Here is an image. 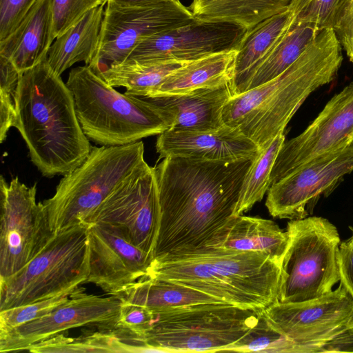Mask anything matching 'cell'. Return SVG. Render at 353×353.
Segmentation results:
<instances>
[{
  "instance_id": "cell-1",
  "label": "cell",
  "mask_w": 353,
  "mask_h": 353,
  "mask_svg": "<svg viewBox=\"0 0 353 353\" xmlns=\"http://www.w3.org/2000/svg\"><path fill=\"white\" fill-rule=\"evenodd\" d=\"M255 159L163 158L154 168L161 218L153 257L205 246L234 215Z\"/></svg>"
},
{
  "instance_id": "cell-2",
  "label": "cell",
  "mask_w": 353,
  "mask_h": 353,
  "mask_svg": "<svg viewBox=\"0 0 353 353\" xmlns=\"http://www.w3.org/2000/svg\"><path fill=\"white\" fill-rule=\"evenodd\" d=\"M13 127L25 141L32 162L48 178L72 171L92 149L73 94L47 58L21 72Z\"/></svg>"
},
{
  "instance_id": "cell-3",
  "label": "cell",
  "mask_w": 353,
  "mask_h": 353,
  "mask_svg": "<svg viewBox=\"0 0 353 353\" xmlns=\"http://www.w3.org/2000/svg\"><path fill=\"white\" fill-rule=\"evenodd\" d=\"M343 59L342 47L334 31L321 30L283 73L232 96L223 110L224 124L239 129L261 150L284 132L312 92L336 79Z\"/></svg>"
},
{
  "instance_id": "cell-4",
  "label": "cell",
  "mask_w": 353,
  "mask_h": 353,
  "mask_svg": "<svg viewBox=\"0 0 353 353\" xmlns=\"http://www.w3.org/2000/svg\"><path fill=\"white\" fill-rule=\"evenodd\" d=\"M145 276L256 310H265L280 301L285 276L282 263L269 254L214 246L155 257Z\"/></svg>"
},
{
  "instance_id": "cell-5",
  "label": "cell",
  "mask_w": 353,
  "mask_h": 353,
  "mask_svg": "<svg viewBox=\"0 0 353 353\" xmlns=\"http://www.w3.org/2000/svg\"><path fill=\"white\" fill-rule=\"evenodd\" d=\"M66 84L73 94L83 132L97 144L126 145L170 129L153 104L119 92L88 65L72 68Z\"/></svg>"
},
{
  "instance_id": "cell-6",
  "label": "cell",
  "mask_w": 353,
  "mask_h": 353,
  "mask_svg": "<svg viewBox=\"0 0 353 353\" xmlns=\"http://www.w3.org/2000/svg\"><path fill=\"white\" fill-rule=\"evenodd\" d=\"M263 310L221 302L152 311L143 338L150 352L230 351L256 325Z\"/></svg>"
},
{
  "instance_id": "cell-7",
  "label": "cell",
  "mask_w": 353,
  "mask_h": 353,
  "mask_svg": "<svg viewBox=\"0 0 353 353\" xmlns=\"http://www.w3.org/2000/svg\"><path fill=\"white\" fill-rule=\"evenodd\" d=\"M141 141L92 147L78 167L63 175L54 196L43 201L54 232L83 222L144 160Z\"/></svg>"
},
{
  "instance_id": "cell-8",
  "label": "cell",
  "mask_w": 353,
  "mask_h": 353,
  "mask_svg": "<svg viewBox=\"0 0 353 353\" xmlns=\"http://www.w3.org/2000/svg\"><path fill=\"white\" fill-rule=\"evenodd\" d=\"M88 225L54 232L23 268L0 280V311L73 293L88 278Z\"/></svg>"
},
{
  "instance_id": "cell-9",
  "label": "cell",
  "mask_w": 353,
  "mask_h": 353,
  "mask_svg": "<svg viewBox=\"0 0 353 353\" xmlns=\"http://www.w3.org/2000/svg\"><path fill=\"white\" fill-rule=\"evenodd\" d=\"M289 241L282 268L284 281L279 302L296 303L319 298L340 281L336 227L321 216L290 220Z\"/></svg>"
},
{
  "instance_id": "cell-10",
  "label": "cell",
  "mask_w": 353,
  "mask_h": 353,
  "mask_svg": "<svg viewBox=\"0 0 353 353\" xmlns=\"http://www.w3.org/2000/svg\"><path fill=\"white\" fill-rule=\"evenodd\" d=\"M190 10L180 0H157L137 6L107 1L97 54L88 65L99 75L125 61L142 40L194 21Z\"/></svg>"
},
{
  "instance_id": "cell-11",
  "label": "cell",
  "mask_w": 353,
  "mask_h": 353,
  "mask_svg": "<svg viewBox=\"0 0 353 353\" xmlns=\"http://www.w3.org/2000/svg\"><path fill=\"white\" fill-rule=\"evenodd\" d=\"M36 194V183L28 187L17 176L10 183L1 176L0 280L23 268L54 234Z\"/></svg>"
},
{
  "instance_id": "cell-12",
  "label": "cell",
  "mask_w": 353,
  "mask_h": 353,
  "mask_svg": "<svg viewBox=\"0 0 353 353\" xmlns=\"http://www.w3.org/2000/svg\"><path fill=\"white\" fill-rule=\"evenodd\" d=\"M160 218L154 168L143 160L83 223L115 226L132 243L153 256Z\"/></svg>"
},
{
  "instance_id": "cell-13",
  "label": "cell",
  "mask_w": 353,
  "mask_h": 353,
  "mask_svg": "<svg viewBox=\"0 0 353 353\" xmlns=\"http://www.w3.org/2000/svg\"><path fill=\"white\" fill-rule=\"evenodd\" d=\"M263 314L300 353H319L324 344L347 328L353 317V299L340 283L336 290L319 298L279 301Z\"/></svg>"
},
{
  "instance_id": "cell-14",
  "label": "cell",
  "mask_w": 353,
  "mask_h": 353,
  "mask_svg": "<svg viewBox=\"0 0 353 353\" xmlns=\"http://www.w3.org/2000/svg\"><path fill=\"white\" fill-rule=\"evenodd\" d=\"M353 171V143L319 156L270 186L265 206L274 218L302 219L321 196H329Z\"/></svg>"
},
{
  "instance_id": "cell-15",
  "label": "cell",
  "mask_w": 353,
  "mask_h": 353,
  "mask_svg": "<svg viewBox=\"0 0 353 353\" xmlns=\"http://www.w3.org/2000/svg\"><path fill=\"white\" fill-rule=\"evenodd\" d=\"M122 300L110 295L88 294L77 288L69 299L48 314L21 325L0 331V352L28 350L33 345L70 329L92 326L101 330L115 328Z\"/></svg>"
},
{
  "instance_id": "cell-16",
  "label": "cell",
  "mask_w": 353,
  "mask_h": 353,
  "mask_svg": "<svg viewBox=\"0 0 353 353\" xmlns=\"http://www.w3.org/2000/svg\"><path fill=\"white\" fill-rule=\"evenodd\" d=\"M353 143V81L334 94L298 136L283 143L274 164L270 185L310 160Z\"/></svg>"
},
{
  "instance_id": "cell-17",
  "label": "cell",
  "mask_w": 353,
  "mask_h": 353,
  "mask_svg": "<svg viewBox=\"0 0 353 353\" xmlns=\"http://www.w3.org/2000/svg\"><path fill=\"white\" fill-rule=\"evenodd\" d=\"M87 253L85 283L113 296L145 276L154 259L132 243L118 228L105 223L88 225Z\"/></svg>"
},
{
  "instance_id": "cell-18",
  "label": "cell",
  "mask_w": 353,
  "mask_h": 353,
  "mask_svg": "<svg viewBox=\"0 0 353 353\" xmlns=\"http://www.w3.org/2000/svg\"><path fill=\"white\" fill-rule=\"evenodd\" d=\"M245 32L232 23L195 20L144 39L132 50L124 62L187 63L214 52L239 49Z\"/></svg>"
},
{
  "instance_id": "cell-19",
  "label": "cell",
  "mask_w": 353,
  "mask_h": 353,
  "mask_svg": "<svg viewBox=\"0 0 353 353\" xmlns=\"http://www.w3.org/2000/svg\"><path fill=\"white\" fill-rule=\"evenodd\" d=\"M160 158L181 156L207 160L256 158L261 150L239 129L226 125L210 130L168 129L156 143Z\"/></svg>"
},
{
  "instance_id": "cell-20",
  "label": "cell",
  "mask_w": 353,
  "mask_h": 353,
  "mask_svg": "<svg viewBox=\"0 0 353 353\" xmlns=\"http://www.w3.org/2000/svg\"><path fill=\"white\" fill-rule=\"evenodd\" d=\"M232 97L231 82L177 94L142 97L179 130H210L224 125L223 110Z\"/></svg>"
},
{
  "instance_id": "cell-21",
  "label": "cell",
  "mask_w": 353,
  "mask_h": 353,
  "mask_svg": "<svg viewBox=\"0 0 353 353\" xmlns=\"http://www.w3.org/2000/svg\"><path fill=\"white\" fill-rule=\"evenodd\" d=\"M54 39L51 0H37L16 29L0 40V56L21 72L47 58Z\"/></svg>"
},
{
  "instance_id": "cell-22",
  "label": "cell",
  "mask_w": 353,
  "mask_h": 353,
  "mask_svg": "<svg viewBox=\"0 0 353 353\" xmlns=\"http://www.w3.org/2000/svg\"><path fill=\"white\" fill-rule=\"evenodd\" d=\"M288 241V232L271 220L233 215L205 246L263 252L282 263Z\"/></svg>"
},
{
  "instance_id": "cell-23",
  "label": "cell",
  "mask_w": 353,
  "mask_h": 353,
  "mask_svg": "<svg viewBox=\"0 0 353 353\" xmlns=\"http://www.w3.org/2000/svg\"><path fill=\"white\" fill-rule=\"evenodd\" d=\"M238 48L207 54L170 74L152 96L177 94L232 83Z\"/></svg>"
},
{
  "instance_id": "cell-24",
  "label": "cell",
  "mask_w": 353,
  "mask_h": 353,
  "mask_svg": "<svg viewBox=\"0 0 353 353\" xmlns=\"http://www.w3.org/2000/svg\"><path fill=\"white\" fill-rule=\"evenodd\" d=\"M105 4L88 11L56 38L48 51L47 61L58 75L76 63L83 61L86 65L91 63L99 47Z\"/></svg>"
},
{
  "instance_id": "cell-25",
  "label": "cell",
  "mask_w": 353,
  "mask_h": 353,
  "mask_svg": "<svg viewBox=\"0 0 353 353\" xmlns=\"http://www.w3.org/2000/svg\"><path fill=\"white\" fill-rule=\"evenodd\" d=\"M294 18L289 6L285 10L272 16L246 30L239 47L234 75L231 83L232 96L245 92L262 58L288 29Z\"/></svg>"
},
{
  "instance_id": "cell-26",
  "label": "cell",
  "mask_w": 353,
  "mask_h": 353,
  "mask_svg": "<svg viewBox=\"0 0 353 353\" xmlns=\"http://www.w3.org/2000/svg\"><path fill=\"white\" fill-rule=\"evenodd\" d=\"M293 0H192L196 20L223 22L249 30L262 21L288 8Z\"/></svg>"
},
{
  "instance_id": "cell-27",
  "label": "cell",
  "mask_w": 353,
  "mask_h": 353,
  "mask_svg": "<svg viewBox=\"0 0 353 353\" xmlns=\"http://www.w3.org/2000/svg\"><path fill=\"white\" fill-rule=\"evenodd\" d=\"M122 301L151 311L205 303H221L203 292L144 276L118 294ZM224 303V302H222Z\"/></svg>"
},
{
  "instance_id": "cell-28",
  "label": "cell",
  "mask_w": 353,
  "mask_h": 353,
  "mask_svg": "<svg viewBox=\"0 0 353 353\" xmlns=\"http://www.w3.org/2000/svg\"><path fill=\"white\" fill-rule=\"evenodd\" d=\"M320 30L313 23L293 20L259 62L247 90L283 73L302 54Z\"/></svg>"
},
{
  "instance_id": "cell-29",
  "label": "cell",
  "mask_w": 353,
  "mask_h": 353,
  "mask_svg": "<svg viewBox=\"0 0 353 353\" xmlns=\"http://www.w3.org/2000/svg\"><path fill=\"white\" fill-rule=\"evenodd\" d=\"M185 63L123 62L110 67L99 76L112 87H124L125 93L148 97L155 92L165 79Z\"/></svg>"
},
{
  "instance_id": "cell-30",
  "label": "cell",
  "mask_w": 353,
  "mask_h": 353,
  "mask_svg": "<svg viewBox=\"0 0 353 353\" xmlns=\"http://www.w3.org/2000/svg\"><path fill=\"white\" fill-rule=\"evenodd\" d=\"M34 353L139 352L138 347L117 328L99 330L77 338L59 334L31 347Z\"/></svg>"
},
{
  "instance_id": "cell-31",
  "label": "cell",
  "mask_w": 353,
  "mask_h": 353,
  "mask_svg": "<svg viewBox=\"0 0 353 353\" xmlns=\"http://www.w3.org/2000/svg\"><path fill=\"white\" fill-rule=\"evenodd\" d=\"M285 141L283 132L279 134L254 160L244 179L234 215H242L262 200L270 186L271 172Z\"/></svg>"
},
{
  "instance_id": "cell-32",
  "label": "cell",
  "mask_w": 353,
  "mask_h": 353,
  "mask_svg": "<svg viewBox=\"0 0 353 353\" xmlns=\"http://www.w3.org/2000/svg\"><path fill=\"white\" fill-rule=\"evenodd\" d=\"M230 351L300 353L292 341L270 324L263 312L256 325Z\"/></svg>"
},
{
  "instance_id": "cell-33",
  "label": "cell",
  "mask_w": 353,
  "mask_h": 353,
  "mask_svg": "<svg viewBox=\"0 0 353 353\" xmlns=\"http://www.w3.org/2000/svg\"><path fill=\"white\" fill-rule=\"evenodd\" d=\"M351 0H293L294 20L311 23L319 30H334Z\"/></svg>"
},
{
  "instance_id": "cell-34",
  "label": "cell",
  "mask_w": 353,
  "mask_h": 353,
  "mask_svg": "<svg viewBox=\"0 0 353 353\" xmlns=\"http://www.w3.org/2000/svg\"><path fill=\"white\" fill-rule=\"evenodd\" d=\"M21 72L7 58L0 56V141L3 142L15 114Z\"/></svg>"
},
{
  "instance_id": "cell-35",
  "label": "cell",
  "mask_w": 353,
  "mask_h": 353,
  "mask_svg": "<svg viewBox=\"0 0 353 353\" xmlns=\"http://www.w3.org/2000/svg\"><path fill=\"white\" fill-rule=\"evenodd\" d=\"M72 294H63L0 311V331L12 329L48 314L66 301Z\"/></svg>"
},
{
  "instance_id": "cell-36",
  "label": "cell",
  "mask_w": 353,
  "mask_h": 353,
  "mask_svg": "<svg viewBox=\"0 0 353 353\" xmlns=\"http://www.w3.org/2000/svg\"><path fill=\"white\" fill-rule=\"evenodd\" d=\"M107 0H51L55 38L65 32L92 8Z\"/></svg>"
},
{
  "instance_id": "cell-37",
  "label": "cell",
  "mask_w": 353,
  "mask_h": 353,
  "mask_svg": "<svg viewBox=\"0 0 353 353\" xmlns=\"http://www.w3.org/2000/svg\"><path fill=\"white\" fill-rule=\"evenodd\" d=\"M122 301L120 317L115 327L137 335L144 340L143 335L152 317V311L143 306Z\"/></svg>"
},
{
  "instance_id": "cell-38",
  "label": "cell",
  "mask_w": 353,
  "mask_h": 353,
  "mask_svg": "<svg viewBox=\"0 0 353 353\" xmlns=\"http://www.w3.org/2000/svg\"><path fill=\"white\" fill-rule=\"evenodd\" d=\"M37 0H0V40L10 35Z\"/></svg>"
},
{
  "instance_id": "cell-39",
  "label": "cell",
  "mask_w": 353,
  "mask_h": 353,
  "mask_svg": "<svg viewBox=\"0 0 353 353\" xmlns=\"http://www.w3.org/2000/svg\"><path fill=\"white\" fill-rule=\"evenodd\" d=\"M352 236L339 245L338 265L340 283L353 299V228Z\"/></svg>"
},
{
  "instance_id": "cell-40",
  "label": "cell",
  "mask_w": 353,
  "mask_h": 353,
  "mask_svg": "<svg viewBox=\"0 0 353 353\" xmlns=\"http://www.w3.org/2000/svg\"><path fill=\"white\" fill-rule=\"evenodd\" d=\"M333 30L349 61L353 63V0Z\"/></svg>"
},
{
  "instance_id": "cell-41",
  "label": "cell",
  "mask_w": 353,
  "mask_h": 353,
  "mask_svg": "<svg viewBox=\"0 0 353 353\" xmlns=\"http://www.w3.org/2000/svg\"><path fill=\"white\" fill-rule=\"evenodd\" d=\"M353 352V331L346 328L335 336L319 350L320 352Z\"/></svg>"
},
{
  "instance_id": "cell-42",
  "label": "cell",
  "mask_w": 353,
  "mask_h": 353,
  "mask_svg": "<svg viewBox=\"0 0 353 353\" xmlns=\"http://www.w3.org/2000/svg\"><path fill=\"white\" fill-rule=\"evenodd\" d=\"M157 0H107L121 6H137L148 4Z\"/></svg>"
},
{
  "instance_id": "cell-43",
  "label": "cell",
  "mask_w": 353,
  "mask_h": 353,
  "mask_svg": "<svg viewBox=\"0 0 353 353\" xmlns=\"http://www.w3.org/2000/svg\"><path fill=\"white\" fill-rule=\"evenodd\" d=\"M347 328H348V329H350V330L353 331V317L352 318V319L350 320V321L347 324Z\"/></svg>"
}]
</instances>
